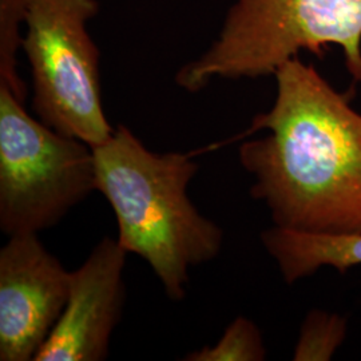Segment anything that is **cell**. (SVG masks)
Returning a JSON list of instances; mask_svg holds the SVG:
<instances>
[{
  "label": "cell",
  "instance_id": "3",
  "mask_svg": "<svg viewBox=\"0 0 361 361\" xmlns=\"http://www.w3.org/2000/svg\"><path fill=\"white\" fill-rule=\"evenodd\" d=\"M329 46L341 47L361 83V0H235L219 37L176 83L198 92L214 79L269 77L300 52L322 56Z\"/></svg>",
  "mask_w": 361,
  "mask_h": 361
},
{
  "label": "cell",
  "instance_id": "1",
  "mask_svg": "<svg viewBox=\"0 0 361 361\" xmlns=\"http://www.w3.org/2000/svg\"><path fill=\"white\" fill-rule=\"evenodd\" d=\"M274 78V104L249 130L269 134L238 150L255 178L252 197L283 229L361 233V114L352 107V92L336 90L300 56Z\"/></svg>",
  "mask_w": 361,
  "mask_h": 361
},
{
  "label": "cell",
  "instance_id": "2",
  "mask_svg": "<svg viewBox=\"0 0 361 361\" xmlns=\"http://www.w3.org/2000/svg\"><path fill=\"white\" fill-rule=\"evenodd\" d=\"M97 192L116 214L118 243L149 264L173 301L186 296L194 267L219 255L224 231L192 202V155L155 153L123 125L92 147Z\"/></svg>",
  "mask_w": 361,
  "mask_h": 361
},
{
  "label": "cell",
  "instance_id": "9",
  "mask_svg": "<svg viewBox=\"0 0 361 361\" xmlns=\"http://www.w3.org/2000/svg\"><path fill=\"white\" fill-rule=\"evenodd\" d=\"M27 0H0V86L25 102L26 85L18 71V52L23 47Z\"/></svg>",
  "mask_w": 361,
  "mask_h": 361
},
{
  "label": "cell",
  "instance_id": "10",
  "mask_svg": "<svg viewBox=\"0 0 361 361\" xmlns=\"http://www.w3.org/2000/svg\"><path fill=\"white\" fill-rule=\"evenodd\" d=\"M267 357L264 338L257 325L246 317H237L212 347H202L186 355V361H261Z\"/></svg>",
  "mask_w": 361,
  "mask_h": 361
},
{
  "label": "cell",
  "instance_id": "7",
  "mask_svg": "<svg viewBox=\"0 0 361 361\" xmlns=\"http://www.w3.org/2000/svg\"><path fill=\"white\" fill-rule=\"evenodd\" d=\"M128 252L102 238L71 271L70 290L58 323L35 361H104L125 305Z\"/></svg>",
  "mask_w": 361,
  "mask_h": 361
},
{
  "label": "cell",
  "instance_id": "5",
  "mask_svg": "<svg viewBox=\"0 0 361 361\" xmlns=\"http://www.w3.org/2000/svg\"><path fill=\"white\" fill-rule=\"evenodd\" d=\"M98 13L97 0H27L22 47L37 118L91 147L114 133L102 104L99 50L87 31Z\"/></svg>",
  "mask_w": 361,
  "mask_h": 361
},
{
  "label": "cell",
  "instance_id": "6",
  "mask_svg": "<svg viewBox=\"0 0 361 361\" xmlns=\"http://www.w3.org/2000/svg\"><path fill=\"white\" fill-rule=\"evenodd\" d=\"M70 279L38 234L8 237L0 249V360H35L65 310Z\"/></svg>",
  "mask_w": 361,
  "mask_h": 361
},
{
  "label": "cell",
  "instance_id": "4",
  "mask_svg": "<svg viewBox=\"0 0 361 361\" xmlns=\"http://www.w3.org/2000/svg\"><path fill=\"white\" fill-rule=\"evenodd\" d=\"M97 192L92 147L32 118L0 86V229L39 234Z\"/></svg>",
  "mask_w": 361,
  "mask_h": 361
},
{
  "label": "cell",
  "instance_id": "8",
  "mask_svg": "<svg viewBox=\"0 0 361 361\" xmlns=\"http://www.w3.org/2000/svg\"><path fill=\"white\" fill-rule=\"evenodd\" d=\"M286 284L312 276L323 267L340 273L361 265V233L319 234L273 226L261 234Z\"/></svg>",
  "mask_w": 361,
  "mask_h": 361
},
{
  "label": "cell",
  "instance_id": "11",
  "mask_svg": "<svg viewBox=\"0 0 361 361\" xmlns=\"http://www.w3.org/2000/svg\"><path fill=\"white\" fill-rule=\"evenodd\" d=\"M345 322L325 312H312L301 328L293 359L328 360L345 336Z\"/></svg>",
  "mask_w": 361,
  "mask_h": 361
}]
</instances>
